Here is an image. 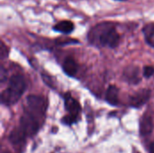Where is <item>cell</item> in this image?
Returning a JSON list of instances; mask_svg holds the SVG:
<instances>
[{
  "mask_svg": "<svg viewBox=\"0 0 154 153\" xmlns=\"http://www.w3.org/2000/svg\"><path fill=\"white\" fill-rule=\"evenodd\" d=\"M46 109L47 101L44 97L36 95L27 96L19 126L26 136H32L38 132L44 120Z\"/></svg>",
  "mask_w": 154,
  "mask_h": 153,
  "instance_id": "6da1fadb",
  "label": "cell"
},
{
  "mask_svg": "<svg viewBox=\"0 0 154 153\" xmlns=\"http://www.w3.org/2000/svg\"><path fill=\"white\" fill-rule=\"evenodd\" d=\"M88 41L97 47L116 48L120 42V35L116 29L115 23L103 22L94 27L88 33Z\"/></svg>",
  "mask_w": 154,
  "mask_h": 153,
  "instance_id": "7a4b0ae2",
  "label": "cell"
},
{
  "mask_svg": "<svg viewBox=\"0 0 154 153\" xmlns=\"http://www.w3.org/2000/svg\"><path fill=\"white\" fill-rule=\"evenodd\" d=\"M26 89V82L23 76L13 75L8 87L1 93V102L5 106H12L18 102Z\"/></svg>",
  "mask_w": 154,
  "mask_h": 153,
  "instance_id": "3957f363",
  "label": "cell"
},
{
  "mask_svg": "<svg viewBox=\"0 0 154 153\" xmlns=\"http://www.w3.org/2000/svg\"><path fill=\"white\" fill-rule=\"evenodd\" d=\"M64 105L69 115L63 117L62 123L70 125L78 121V118L81 112V106L78 100L72 97L69 94H67L64 96Z\"/></svg>",
  "mask_w": 154,
  "mask_h": 153,
  "instance_id": "277c9868",
  "label": "cell"
},
{
  "mask_svg": "<svg viewBox=\"0 0 154 153\" xmlns=\"http://www.w3.org/2000/svg\"><path fill=\"white\" fill-rule=\"evenodd\" d=\"M151 91L149 89H142L130 97V105L133 107H141L150 99Z\"/></svg>",
  "mask_w": 154,
  "mask_h": 153,
  "instance_id": "5b68a950",
  "label": "cell"
},
{
  "mask_svg": "<svg viewBox=\"0 0 154 153\" xmlns=\"http://www.w3.org/2000/svg\"><path fill=\"white\" fill-rule=\"evenodd\" d=\"M124 79L132 85H137L141 82L139 68L136 66H129L125 69L123 73Z\"/></svg>",
  "mask_w": 154,
  "mask_h": 153,
  "instance_id": "8992f818",
  "label": "cell"
},
{
  "mask_svg": "<svg viewBox=\"0 0 154 153\" xmlns=\"http://www.w3.org/2000/svg\"><path fill=\"white\" fill-rule=\"evenodd\" d=\"M62 69L63 71L69 77H74L79 70V64L78 62L74 60L73 57L68 56L63 62L62 65Z\"/></svg>",
  "mask_w": 154,
  "mask_h": 153,
  "instance_id": "52a82bcc",
  "label": "cell"
},
{
  "mask_svg": "<svg viewBox=\"0 0 154 153\" xmlns=\"http://www.w3.org/2000/svg\"><path fill=\"white\" fill-rule=\"evenodd\" d=\"M106 100L111 106L119 104V88L115 85H110L106 93Z\"/></svg>",
  "mask_w": 154,
  "mask_h": 153,
  "instance_id": "ba28073f",
  "label": "cell"
},
{
  "mask_svg": "<svg viewBox=\"0 0 154 153\" xmlns=\"http://www.w3.org/2000/svg\"><path fill=\"white\" fill-rule=\"evenodd\" d=\"M152 119L149 115H143L140 123V133L143 136H147L152 132Z\"/></svg>",
  "mask_w": 154,
  "mask_h": 153,
  "instance_id": "9c48e42d",
  "label": "cell"
},
{
  "mask_svg": "<svg viewBox=\"0 0 154 153\" xmlns=\"http://www.w3.org/2000/svg\"><path fill=\"white\" fill-rule=\"evenodd\" d=\"M74 28H75L74 23L71 21H68V20L61 21V22L56 23L53 26V30L54 31L61 32V33H64V34L71 33L74 31Z\"/></svg>",
  "mask_w": 154,
  "mask_h": 153,
  "instance_id": "30bf717a",
  "label": "cell"
},
{
  "mask_svg": "<svg viewBox=\"0 0 154 153\" xmlns=\"http://www.w3.org/2000/svg\"><path fill=\"white\" fill-rule=\"evenodd\" d=\"M143 32L146 42L154 48V23H149L143 28Z\"/></svg>",
  "mask_w": 154,
  "mask_h": 153,
  "instance_id": "8fae6325",
  "label": "cell"
},
{
  "mask_svg": "<svg viewBox=\"0 0 154 153\" xmlns=\"http://www.w3.org/2000/svg\"><path fill=\"white\" fill-rule=\"evenodd\" d=\"M25 137H27L24 133L21 130L20 127L16 128V129H14L13 132L10 133V136H9V140L10 142L14 144V145H17V144H20L22 143V142L24 141Z\"/></svg>",
  "mask_w": 154,
  "mask_h": 153,
  "instance_id": "7c38bea8",
  "label": "cell"
},
{
  "mask_svg": "<svg viewBox=\"0 0 154 153\" xmlns=\"http://www.w3.org/2000/svg\"><path fill=\"white\" fill-rule=\"evenodd\" d=\"M143 75L144 78H149L151 77H152L154 75V67L151 65H147L143 68Z\"/></svg>",
  "mask_w": 154,
  "mask_h": 153,
  "instance_id": "4fadbf2b",
  "label": "cell"
},
{
  "mask_svg": "<svg viewBox=\"0 0 154 153\" xmlns=\"http://www.w3.org/2000/svg\"><path fill=\"white\" fill-rule=\"evenodd\" d=\"M8 55H9V49L7 48V46L5 44L4 41H1V45H0V58L2 60H4Z\"/></svg>",
  "mask_w": 154,
  "mask_h": 153,
  "instance_id": "5bb4252c",
  "label": "cell"
},
{
  "mask_svg": "<svg viewBox=\"0 0 154 153\" xmlns=\"http://www.w3.org/2000/svg\"><path fill=\"white\" fill-rule=\"evenodd\" d=\"M0 80L1 82H5V79H6V77H7V73H6V70L5 69L4 66H1V70H0Z\"/></svg>",
  "mask_w": 154,
  "mask_h": 153,
  "instance_id": "9a60e30c",
  "label": "cell"
},
{
  "mask_svg": "<svg viewBox=\"0 0 154 153\" xmlns=\"http://www.w3.org/2000/svg\"><path fill=\"white\" fill-rule=\"evenodd\" d=\"M150 153H154V142H152L150 146Z\"/></svg>",
  "mask_w": 154,
  "mask_h": 153,
  "instance_id": "2e32d148",
  "label": "cell"
},
{
  "mask_svg": "<svg viewBox=\"0 0 154 153\" xmlns=\"http://www.w3.org/2000/svg\"><path fill=\"white\" fill-rule=\"evenodd\" d=\"M117 1H125V0H117Z\"/></svg>",
  "mask_w": 154,
  "mask_h": 153,
  "instance_id": "e0dca14e",
  "label": "cell"
}]
</instances>
